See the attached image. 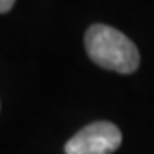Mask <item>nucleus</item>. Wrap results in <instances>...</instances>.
Instances as JSON below:
<instances>
[{"instance_id":"obj_3","label":"nucleus","mask_w":154,"mask_h":154,"mask_svg":"<svg viewBox=\"0 0 154 154\" xmlns=\"http://www.w3.org/2000/svg\"><path fill=\"white\" fill-rule=\"evenodd\" d=\"M16 0H0V14H5L14 7Z\"/></svg>"},{"instance_id":"obj_1","label":"nucleus","mask_w":154,"mask_h":154,"mask_svg":"<svg viewBox=\"0 0 154 154\" xmlns=\"http://www.w3.org/2000/svg\"><path fill=\"white\" fill-rule=\"evenodd\" d=\"M89 58L96 65L118 74H132L140 63L137 46L118 29L106 24H93L84 34Z\"/></svg>"},{"instance_id":"obj_2","label":"nucleus","mask_w":154,"mask_h":154,"mask_svg":"<svg viewBox=\"0 0 154 154\" xmlns=\"http://www.w3.org/2000/svg\"><path fill=\"white\" fill-rule=\"evenodd\" d=\"M122 132L111 122H94L67 140L65 154H111L120 147Z\"/></svg>"}]
</instances>
